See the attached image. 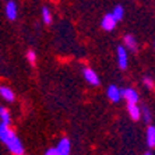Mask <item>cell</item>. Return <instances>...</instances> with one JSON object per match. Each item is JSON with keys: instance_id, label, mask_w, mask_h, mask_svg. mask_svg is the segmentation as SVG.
I'll use <instances>...</instances> for the list:
<instances>
[{"instance_id": "obj_18", "label": "cell", "mask_w": 155, "mask_h": 155, "mask_svg": "<svg viewBox=\"0 0 155 155\" xmlns=\"http://www.w3.org/2000/svg\"><path fill=\"white\" fill-rule=\"evenodd\" d=\"M45 155H58V151H56V148H51L45 152Z\"/></svg>"}, {"instance_id": "obj_10", "label": "cell", "mask_w": 155, "mask_h": 155, "mask_svg": "<svg viewBox=\"0 0 155 155\" xmlns=\"http://www.w3.org/2000/svg\"><path fill=\"white\" fill-rule=\"evenodd\" d=\"M0 95L8 102L14 101V92H13L10 88H7V87H0Z\"/></svg>"}, {"instance_id": "obj_17", "label": "cell", "mask_w": 155, "mask_h": 155, "mask_svg": "<svg viewBox=\"0 0 155 155\" xmlns=\"http://www.w3.org/2000/svg\"><path fill=\"white\" fill-rule=\"evenodd\" d=\"M143 113H144V120L147 123H150V120H151V115H150V110H148L147 106H144V108H143Z\"/></svg>"}, {"instance_id": "obj_19", "label": "cell", "mask_w": 155, "mask_h": 155, "mask_svg": "<svg viewBox=\"0 0 155 155\" xmlns=\"http://www.w3.org/2000/svg\"><path fill=\"white\" fill-rule=\"evenodd\" d=\"M144 83H145V85H150V87H152V81H151V80H150V78H145V81H144Z\"/></svg>"}, {"instance_id": "obj_1", "label": "cell", "mask_w": 155, "mask_h": 155, "mask_svg": "<svg viewBox=\"0 0 155 155\" xmlns=\"http://www.w3.org/2000/svg\"><path fill=\"white\" fill-rule=\"evenodd\" d=\"M0 140L7 145L8 150L14 155H21L22 151H24L21 141L18 140V137L14 134V131H11L7 124H3V123L0 124Z\"/></svg>"}, {"instance_id": "obj_4", "label": "cell", "mask_w": 155, "mask_h": 155, "mask_svg": "<svg viewBox=\"0 0 155 155\" xmlns=\"http://www.w3.org/2000/svg\"><path fill=\"white\" fill-rule=\"evenodd\" d=\"M117 61H119L120 69H126L127 67V52L124 46L117 48Z\"/></svg>"}, {"instance_id": "obj_21", "label": "cell", "mask_w": 155, "mask_h": 155, "mask_svg": "<svg viewBox=\"0 0 155 155\" xmlns=\"http://www.w3.org/2000/svg\"><path fill=\"white\" fill-rule=\"evenodd\" d=\"M21 155H22V154H21Z\"/></svg>"}, {"instance_id": "obj_15", "label": "cell", "mask_w": 155, "mask_h": 155, "mask_svg": "<svg viewBox=\"0 0 155 155\" xmlns=\"http://www.w3.org/2000/svg\"><path fill=\"white\" fill-rule=\"evenodd\" d=\"M42 17H43V22H45V24H51L52 22V15H51V11H49L48 7H43Z\"/></svg>"}, {"instance_id": "obj_8", "label": "cell", "mask_w": 155, "mask_h": 155, "mask_svg": "<svg viewBox=\"0 0 155 155\" xmlns=\"http://www.w3.org/2000/svg\"><path fill=\"white\" fill-rule=\"evenodd\" d=\"M6 14L10 20H15L17 18V6H15L14 2H8L7 6H6Z\"/></svg>"}, {"instance_id": "obj_9", "label": "cell", "mask_w": 155, "mask_h": 155, "mask_svg": "<svg viewBox=\"0 0 155 155\" xmlns=\"http://www.w3.org/2000/svg\"><path fill=\"white\" fill-rule=\"evenodd\" d=\"M127 110H129L130 116H131V119L133 120H138L140 119V108L137 106V104H129V106H127Z\"/></svg>"}, {"instance_id": "obj_12", "label": "cell", "mask_w": 155, "mask_h": 155, "mask_svg": "<svg viewBox=\"0 0 155 155\" xmlns=\"http://www.w3.org/2000/svg\"><path fill=\"white\" fill-rule=\"evenodd\" d=\"M0 119H2V123H3V124H7V126L11 123V117H10L8 110L6 108H2V106H0Z\"/></svg>"}, {"instance_id": "obj_16", "label": "cell", "mask_w": 155, "mask_h": 155, "mask_svg": "<svg viewBox=\"0 0 155 155\" xmlns=\"http://www.w3.org/2000/svg\"><path fill=\"white\" fill-rule=\"evenodd\" d=\"M27 59L29 60V63H31V64H35V60H36V54H35V52L29 51L28 53H27Z\"/></svg>"}, {"instance_id": "obj_3", "label": "cell", "mask_w": 155, "mask_h": 155, "mask_svg": "<svg viewBox=\"0 0 155 155\" xmlns=\"http://www.w3.org/2000/svg\"><path fill=\"white\" fill-rule=\"evenodd\" d=\"M58 155H70V141L67 138H61L56 147Z\"/></svg>"}, {"instance_id": "obj_20", "label": "cell", "mask_w": 155, "mask_h": 155, "mask_svg": "<svg viewBox=\"0 0 155 155\" xmlns=\"http://www.w3.org/2000/svg\"><path fill=\"white\" fill-rule=\"evenodd\" d=\"M145 155H152V154H151V152H147V154H145Z\"/></svg>"}, {"instance_id": "obj_13", "label": "cell", "mask_w": 155, "mask_h": 155, "mask_svg": "<svg viewBox=\"0 0 155 155\" xmlns=\"http://www.w3.org/2000/svg\"><path fill=\"white\" fill-rule=\"evenodd\" d=\"M124 45H126L129 49H136L137 46V41L133 35H126L124 36Z\"/></svg>"}, {"instance_id": "obj_6", "label": "cell", "mask_w": 155, "mask_h": 155, "mask_svg": "<svg viewBox=\"0 0 155 155\" xmlns=\"http://www.w3.org/2000/svg\"><path fill=\"white\" fill-rule=\"evenodd\" d=\"M84 77H85L87 81H88L90 84H92V85H98V84H99V78H98L97 73H95L92 69H85L84 70Z\"/></svg>"}, {"instance_id": "obj_14", "label": "cell", "mask_w": 155, "mask_h": 155, "mask_svg": "<svg viewBox=\"0 0 155 155\" xmlns=\"http://www.w3.org/2000/svg\"><path fill=\"white\" fill-rule=\"evenodd\" d=\"M110 14L113 15V18H115L116 21H119V20H122V18H123V14H124V10H123L122 6H116V7L113 8V11L110 13Z\"/></svg>"}, {"instance_id": "obj_7", "label": "cell", "mask_w": 155, "mask_h": 155, "mask_svg": "<svg viewBox=\"0 0 155 155\" xmlns=\"http://www.w3.org/2000/svg\"><path fill=\"white\" fill-rule=\"evenodd\" d=\"M106 94H108V98L110 99L112 102H119L120 101V90L117 88L116 85H110L106 91Z\"/></svg>"}, {"instance_id": "obj_5", "label": "cell", "mask_w": 155, "mask_h": 155, "mask_svg": "<svg viewBox=\"0 0 155 155\" xmlns=\"http://www.w3.org/2000/svg\"><path fill=\"white\" fill-rule=\"evenodd\" d=\"M116 20L113 18L112 14H106L104 18H102V28L105 29V31H112L113 28L116 27Z\"/></svg>"}, {"instance_id": "obj_11", "label": "cell", "mask_w": 155, "mask_h": 155, "mask_svg": "<svg viewBox=\"0 0 155 155\" xmlns=\"http://www.w3.org/2000/svg\"><path fill=\"white\" fill-rule=\"evenodd\" d=\"M147 143L148 147H154L155 145V127L148 126L147 129Z\"/></svg>"}, {"instance_id": "obj_2", "label": "cell", "mask_w": 155, "mask_h": 155, "mask_svg": "<svg viewBox=\"0 0 155 155\" xmlns=\"http://www.w3.org/2000/svg\"><path fill=\"white\" fill-rule=\"evenodd\" d=\"M120 97L126 98L129 104H137L138 102V94L137 91H134L133 88H124V90H120Z\"/></svg>"}]
</instances>
